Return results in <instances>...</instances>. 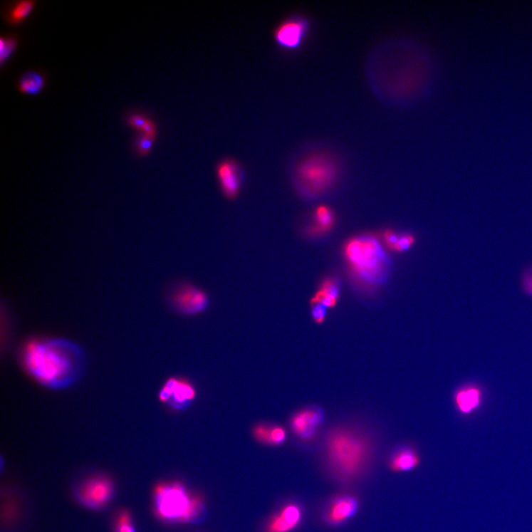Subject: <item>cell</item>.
<instances>
[{"label": "cell", "instance_id": "cell-1", "mask_svg": "<svg viewBox=\"0 0 532 532\" xmlns=\"http://www.w3.org/2000/svg\"><path fill=\"white\" fill-rule=\"evenodd\" d=\"M24 365L38 383L52 389H63L73 384L83 369L82 350L63 339L36 340L24 347Z\"/></svg>", "mask_w": 532, "mask_h": 532}, {"label": "cell", "instance_id": "cell-2", "mask_svg": "<svg viewBox=\"0 0 532 532\" xmlns=\"http://www.w3.org/2000/svg\"><path fill=\"white\" fill-rule=\"evenodd\" d=\"M343 253L352 279L363 288L375 289L387 279L390 261L377 236H354L345 244Z\"/></svg>", "mask_w": 532, "mask_h": 532}, {"label": "cell", "instance_id": "cell-3", "mask_svg": "<svg viewBox=\"0 0 532 532\" xmlns=\"http://www.w3.org/2000/svg\"><path fill=\"white\" fill-rule=\"evenodd\" d=\"M372 446L361 432L348 427L332 429L325 442L329 466L343 481L361 476L371 457Z\"/></svg>", "mask_w": 532, "mask_h": 532}, {"label": "cell", "instance_id": "cell-4", "mask_svg": "<svg viewBox=\"0 0 532 532\" xmlns=\"http://www.w3.org/2000/svg\"><path fill=\"white\" fill-rule=\"evenodd\" d=\"M338 173V165L330 155L313 153L296 167V187L305 198H318L336 184Z\"/></svg>", "mask_w": 532, "mask_h": 532}, {"label": "cell", "instance_id": "cell-5", "mask_svg": "<svg viewBox=\"0 0 532 532\" xmlns=\"http://www.w3.org/2000/svg\"><path fill=\"white\" fill-rule=\"evenodd\" d=\"M157 515L167 521H190L198 517L202 502L192 498L180 484H162L155 491Z\"/></svg>", "mask_w": 532, "mask_h": 532}, {"label": "cell", "instance_id": "cell-6", "mask_svg": "<svg viewBox=\"0 0 532 532\" xmlns=\"http://www.w3.org/2000/svg\"><path fill=\"white\" fill-rule=\"evenodd\" d=\"M172 306L186 315H195L204 311L209 304L207 294L192 285L177 287L171 296Z\"/></svg>", "mask_w": 532, "mask_h": 532}, {"label": "cell", "instance_id": "cell-7", "mask_svg": "<svg viewBox=\"0 0 532 532\" xmlns=\"http://www.w3.org/2000/svg\"><path fill=\"white\" fill-rule=\"evenodd\" d=\"M113 487L111 482L105 478H95L88 481L78 492V499L90 508H98L105 506L112 498Z\"/></svg>", "mask_w": 532, "mask_h": 532}, {"label": "cell", "instance_id": "cell-8", "mask_svg": "<svg viewBox=\"0 0 532 532\" xmlns=\"http://www.w3.org/2000/svg\"><path fill=\"white\" fill-rule=\"evenodd\" d=\"M308 29V24L306 19L292 18L276 30L274 37L281 46L295 49L301 45Z\"/></svg>", "mask_w": 532, "mask_h": 532}, {"label": "cell", "instance_id": "cell-9", "mask_svg": "<svg viewBox=\"0 0 532 532\" xmlns=\"http://www.w3.org/2000/svg\"><path fill=\"white\" fill-rule=\"evenodd\" d=\"M221 189L228 199H234L239 195L242 185V172L236 162L224 160L217 167Z\"/></svg>", "mask_w": 532, "mask_h": 532}, {"label": "cell", "instance_id": "cell-10", "mask_svg": "<svg viewBox=\"0 0 532 532\" xmlns=\"http://www.w3.org/2000/svg\"><path fill=\"white\" fill-rule=\"evenodd\" d=\"M323 419V412L319 408H308L296 414L291 425L296 435L303 439H310L313 437Z\"/></svg>", "mask_w": 532, "mask_h": 532}, {"label": "cell", "instance_id": "cell-11", "mask_svg": "<svg viewBox=\"0 0 532 532\" xmlns=\"http://www.w3.org/2000/svg\"><path fill=\"white\" fill-rule=\"evenodd\" d=\"M301 518L302 511L298 505H287L270 521L266 532H288L298 526Z\"/></svg>", "mask_w": 532, "mask_h": 532}, {"label": "cell", "instance_id": "cell-12", "mask_svg": "<svg viewBox=\"0 0 532 532\" xmlns=\"http://www.w3.org/2000/svg\"><path fill=\"white\" fill-rule=\"evenodd\" d=\"M196 393L194 387L184 381L176 379L169 380L160 392V400L174 404H184L192 400Z\"/></svg>", "mask_w": 532, "mask_h": 532}, {"label": "cell", "instance_id": "cell-13", "mask_svg": "<svg viewBox=\"0 0 532 532\" xmlns=\"http://www.w3.org/2000/svg\"><path fill=\"white\" fill-rule=\"evenodd\" d=\"M37 0H14L3 7L2 16L6 24L16 26L23 24L36 6Z\"/></svg>", "mask_w": 532, "mask_h": 532}, {"label": "cell", "instance_id": "cell-14", "mask_svg": "<svg viewBox=\"0 0 532 532\" xmlns=\"http://www.w3.org/2000/svg\"><path fill=\"white\" fill-rule=\"evenodd\" d=\"M481 389L475 385H469L459 388L455 393V404L464 415L475 412L482 402Z\"/></svg>", "mask_w": 532, "mask_h": 532}, {"label": "cell", "instance_id": "cell-15", "mask_svg": "<svg viewBox=\"0 0 532 532\" xmlns=\"http://www.w3.org/2000/svg\"><path fill=\"white\" fill-rule=\"evenodd\" d=\"M358 503L352 497H341L335 500L326 512V521L338 525L350 518L356 513Z\"/></svg>", "mask_w": 532, "mask_h": 532}, {"label": "cell", "instance_id": "cell-16", "mask_svg": "<svg viewBox=\"0 0 532 532\" xmlns=\"http://www.w3.org/2000/svg\"><path fill=\"white\" fill-rule=\"evenodd\" d=\"M46 83V75L43 72L30 69L18 77L16 88L22 93L38 95L44 90Z\"/></svg>", "mask_w": 532, "mask_h": 532}, {"label": "cell", "instance_id": "cell-17", "mask_svg": "<svg viewBox=\"0 0 532 532\" xmlns=\"http://www.w3.org/2000/svg\"><path fill=\"white\" fill-rule=\"evenodd\" d=\"M335 224V214L332 209L322 205L315 209L313 214V223L308 229V234L311 236H321L329 232Z\"/></svg>", "mask_w": 532, "mask_h": 532}, {"label": "cell", "instance_id": "cell-18", "mask_svg": "<svg viewBox=\"0 0 532 532\" xmlns=\"http://www.w3.org/2000/svg\"><path fill=\"white\" fill-rule=\"evenodd\" d=\"M419 462V457L415 450L403 447L392 456L390 467L395 471H407L417 467Z\"/></svg>", "mask_w": 532, "mask_h": 532}, {"label": "cell", "instance_id": "cell-19", "mask_svg": "<svg viewBox=\"0 0 532 532\" xmlns=\"http://www.w3.org/2000/svg\"><path fill=\"white\" fill-rule=\"evenodd\" d=\"M125 123L137 132L149 135L156 139V125L145 114L136 111L129 113L125 116Z\"/></svg>", "mask_w": 532, "mask_h": 532}, {"label": "cell", "instance_id": "cell-20", "mask_svg": "<svg viewBox=\"0 0 532 532\" xmlns=\"http://www.w3.org/2000/svg\"><path fill=\"white\" fill-rule=\"evenodd\" d=\"M21 38L14 33H6L0 36V66L4 68L17 50Z\"/></svg>", "mask_w": 532, "mask_h": 532}, {"label": "cell", "instance_id": "cell-21", "mask_svg": "<svg viewBox=\"0 0 532 532\" xmlns=\"http://www.w3.org/2000/svg\"><path fill=\"white\" fill-rule=\"evenodd\" d=\"M155 140V137L145 133L139 132L134 137L132 148L137 155L141 157L146 156L152 150Z\"/></svg>", "mask_w": 532, "mask_h": 532}, {"label": "cell", "instance_id": "cell-22", "mask_svg": "<svg viewBox=\"0 0 532 532\" xmlns=\"http://www.w3.org/2000/svg\"><path fill=\"white\" fill-rule=\"evenodd\" d=\"M328 297L338 301L340 295V283L338 278H328L323 281L319 288Z\"/></svg>", "mask_w": 532, "mask_h": 532}, {"label": "cell", "instance_id": "cell-23", "mask_svg": "<svg viewBox=\"0 0 532 532\" xmlns=\"http://www.w3.org/2000/svg\"><path fill=\"white\" fill-rule=\"evenodd\" d=\"M273 426L259 424L254 427L253 433L256 439L263 444H271V432Z\"/></svg>", "mask_w": 532, "mask_h": 532}, {"label": "cell", "instance_id": "cell-24", "mask_svg": "<svg viewBox=\"0 0 532 532\" xmlns=\"http://www.w3.org/2000/svg\"><path fill=\"white\" fill-rule=\"evenodd\" d=\"M521 286L524 293L528 297L532 298V264L523 270L521 274Z\"/></svg>", "mask_w": 532, "mask_h": 532}, {"label": "cell", "instance_id": "cell-25", "mask_svg": "<svg viewBox=\"0 0 532 532\" xmlns=\"http://www.w3.org/2000/svg\"><path fill=\"white\" fill-rule=\"evenodd\" d=\"M115 532H135L130 516L127 512H123L118 518Z\"/></svg>", "mask_w": 532, "mask_h": 532}, {"label": "cell", "instance_id": "cell-26", "mask_svg": "<svg viewBox=\"0 0 532 532\" xmlns=\"http://www.w3.org/2000/svg\"><path fill=\"white\" fill-rule=\"evenodd\" d=\"M415 238L414 236L410 234H403L400 235V240L394 247L393 251L398 252H403L410 249L414 244H415Z\"/></svg>", "mask_w": 532, "mask_h": 532}, {"label": "cell", "instance_id": "cell-27", "mask_svg": "<svg viewBox=\"0 0 532 532\" xmlns=\"http://www.w3.org/2000/svg\"><path fill=\"white\" fill-rule=\"evenodd\" d=\"M311 306V315L314 322L318 324L323 323L326 318L327 308L319 303Z\"/></svg>", "mask_w": 532, "mask_h": 532}, {"label": "cell", "instance_id": "cell-28", "mask_svg": "<svg viewBox=\"0 0 532 532\" xmlns=\"http://www.w3.org/2000/svg\"><path fill=\"white\" fill-rule=\"evenodd\" d=\"M286 439V429L280 426H273L271 432V445H280Z\"/></svg>", "mask_w": 532, "mask_h": 532}, {"label": "cell", "instance_id": "cell-29", "mask_svg": "<svg viewBox=\"0 0 532 532\" xmlns=\"http://www.w3.org/2000/svg\"><path fill=\"white\" fill-rule=\"evenodd\" d=\"M400 238V235L392 230H386L384 233V240L387 246L393 250Z\"/></svg>", "mask_w": 532, "mask_h": 532}]
</instances>
